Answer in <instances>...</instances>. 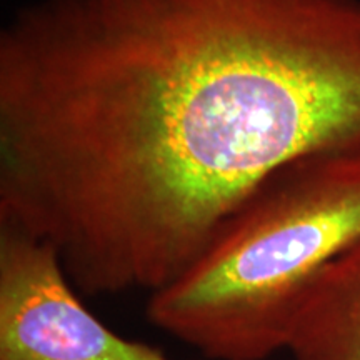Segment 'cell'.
Here are the masks:
<instances>
[{"label": "cell", "instance_id": "6da1fadb", "mask_svg": "<svg viewBox=\"0 0 360 360\" xmlns=\"http://www.w3.org/2000/svg\"><path fill=\"white\" fill-rule=\"evenodd\" d=\"M360 150V0H35L0 32V217L85 295L182 276L270 174Z\"/></svg>", "mask_w": 360, "mask_h": 360}, {"label": "cell", "instance_id": "7a4b0ae2", "mask_svg": "<svg viewBox=\"0 0 360 360\" xmlns=\"http://www.w3.org/2000/svg\"><path fill=\"white\" fill-rule=\"evenodd\" d=\"M360 238V150L322 152L270 174L147 319L212 360H267L289 344L314 278Z\"/></svg>", "mask_w": 360, "mask_h": 360}, {"label": "cell", "instance_id": "3957f363", "mask_svg": "<svg viewBox=\"0 0 360 360\" xmlns=\"http://www.w3.org/2000/svg\"><path fill=\"white\" fill-rule=\"evenodd\" d=\"M0 360H177L85 307L57 250L0 217Z\"/></svg>", "mask_w": 360, "mask_h": 360}, {"label": "cell", "instance_id": "277c9868", "mask_svg": "<svg viewBox=\"0 0 360 360\" xmlns=\"http://www.w3.org/2000/svg\"><path fill=\"white\" fill-rule=\"evenodd\" d=\"M285 350L292 360H360V238L310 283Z\"/></svg>", "mask_w": 360, "mask_h": 360}]
</instances>
